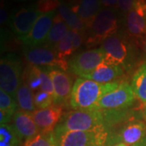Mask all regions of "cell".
<instances>
[{
  "label": "cell",
  "instance_id": "cell-1",
  "mask_svg": "<svg viewBox=\"0 0 146 146\" xmlns=\"http://www.w3.org/2000/svg\"><path fill=\"white\" fill-rule=\"evenodd\" d=\"M119 84L118 81L101 84L78 77L73 84L69 101L70 106L73 110H95L101 98L116 89Z\"/></svg>",
  "mask_w": 146,
  "mask_h": 146
},
{
  "label": "cell",
  "instance_id": "cell-2",
  "mask_svg": "<svg viewBox=\"0 0 146 146\" xmlns=\"http://www.w3.org/2000/svg\"><path fill=\"white\" fill-rule=\"evenodd\" d=\"M106 127L103 114L98 110H74L62 118L56 129L89 131Z\"/></svg>",
  "mask_w": 146,
  "mask_h": 146
},
{
  "label": "cell",
  "instance_id": "cell-3",
  "mask_svg": "<svg viewBox=\"0 0 146 146\" xmlns=\"http://www.w3.org/2000/svg\"><path fill=\"white\" fill-rule=\"evenodd\" d=\"M118 28V17L115 11L108 7L101 9L88 28V36L85 40L86 46L93 47L102 44L107 38L117 33Z\"/></svg>",
  "mask_w": 146,
  "mask_h": 146
},
{
  "label": "cell",
  "instance_id": "cell-4",
  "mask_svg": "<svg viewBox=\"0 0 146 146\" xmlns=\"http://www.w3.org/2000/svg\"><path fill=\"white\" fill-rule=\"evenodd\" d=\"M54 136L57 146H106L107 127L89 131H72L56 129Z\"/></svg>",
  "mask_w": 146,
  "mask_h": 146
},
{
  "label": "cell",
  "instance_id": "cell-5",
  "mask_svg": "<svg viewBox=\"0 0 146 146\" xmlns=\"http://www.w3.org/2000/svg\"><path fill=\"white\" fill-rule=\"evenodd\" d=\"M115 126V129L109 128L106 145L122 143L127 146H135L146 137V123L141 119L128 118Z\"/></svg>",
  "mask_w": 146,
  "mask_h": 146
},
{
  "label": "cell",
  "instance_id": "cell-6",
  "mask_svg": "<svg viewBox=\"0 0 146 146\" xmlns=\"http://www.w3.org/2000/svg\"><path fill=\"white\" fill-rule=\"evenodd\" d=\"M22 65L14 54H8L0 62V89L16 98V93L21 84Z\"/></svg>",
  "mask_w": 146,
  "mask_h": 146
},
{
  "label": "cell",
  "instance_id": "cell-7",
  "mask_svg": "<svg viewBox=\"0 0 146 146\" xmlns=\"http://www.w3.org/2000/svg\"><path fill=\"white\" fill-rule=\"evenodd\" d=\"M101 47L105 52L104 63L127 67L131 56V46L123 35L116 33L104 41Z\"/></svg>",
  "mask_w": 146,
  "mask_h": 146
},
{
  "label": "cell",
  "instance_id": "cell-8",
  "mask_svg": "<svg viewBox=\"0 0 146 146\" xmlns=\"http://www.w3.org/2000/svg\"><path fill=\"white\" fill-rule=\"evenodd\" d=\"M136 98L130 84L120 83L114 90L104 95L97 104L95 110L101 111L123 110L131 106Z\"/></svg>",
  "mask_w": 146,
  "mask_h": 146
},
{
  "label": "cell",
  "instance_id": "cell-9",
  "mask_svg": "<svg viewBox=\"0 0 146 146\" xmlns=\"http://www.w3.org/2000/svg\"><path fill=\"white\" fill-rule=\"evenodd\" d=\"M24 54L32 66L59 68L63 71H67L69 68V61L61 60L53 47L48 46H25Z\"/></svg>",
  "mask_w": 146,
  "mask_h": 146
},
{
  "label": "cell",
  "instance_id": "cell-10",
  "mask_svg": "<svg viewBox=\"0 0 146 146\" xmlns=\"http://www.w3.org/2000/svg\"><path fill=\"white\" fill-rule=\"evenodd\" d=\"M104 50L99 47L75 54L69 60V71L79 77H84L94 72L104 60Z\"/></svg>",
  "mask_w": 146,
  "mask_h": 146
},
{
  "label": "cell",
  "instance_id": "cell-11",
  "mask_svg": "<svg viewBox=\"0 0 146 146\" xmlns=\"http://www.w3.org/2000/svg\"><path fill=\"white\" fill-rule=\"evenodd\" d=\"M126 27L128 34L138 41L146 40V1L136 0L133 8L127 13Z\"/></svg>",
  "mask_w": 146,
  "mask_h": 146
},
{
  "label": "cell",
  "instance_id": "cell-12",
  "mask_svg": "<svg viewBox=\"0 0 146 146\" xmlns=\"http://www.w3.org/2000/svg\"><path fill=\"white\" fill-rule=\"evenodd\" d=\"M56 13L57 12L55 11H52L41 14V16L38 17L33 27L32 28L31 31L26 36L20 38L25 46H39L46 43Z\"/></svg>",
  "mask_w": 146,
  "mask_h": 146
},
{
  "label": "cell",
  "instance_id": "cell-13",
  "mask_svg": "<svg viewBox=\"0 0 146 146\" xmlns=\"http://www.w3.org/2000/svg\"><path fill=\"white\" fill-rule=\"evenodd\" d=\"M54 87V104L65 106L70 101L72 80L68 73L59 68H46Z\"/></svg>",
  "mask_w": 146,
  "mask_h": 146
},
{
  "label": "cell",
  "instance_id": "cell-14",
  "mask_svg": "<svg viewBox=\"0 0 146 146\" xmlns=\"http://www.w3.org/2000/svg\"><path fill=\"white\" fill-rule=\"evenodd\" d=\"M40 16L41 13L35 7H21L16 10L11 17V29L19 39L24 37L31 31L32 28Z\"/></svg>",
  "mask_w": 146,
  "mask_h": 146
},
{
  "label": "cell",
  "instance_id": "cell-15",
  "mask_svg": "<svg viewBox=\"0 0 146 146\" xmlns=\"http://www.w3.org/2000/svg\"><path fill=\"white\" fill-rule=\"evenodd\" d=\"M33 117L41 133H52L63 117V106L53 104L45 109H37L33 113Z\"/></svg>",
  "mask_w": 146,
  "mask_h": 146
},
{
  "label": "cell",
  "instance_id": "cell-16",
  "mask_svg": "<svg viewBox=\"0 0 146 146\" xmlns=\"http://www.w3.org/2000/svg\"><path fill=\"white\" fill-rule=\"evenodd\" d=\"M12 125L24 140L36 136L40 131L33 117V113L17 110L13 117Z\"/></svg>",
  "mask_w": 146,
  "mask_h": 146
},
{
  "label": "cell",
  "instance_id": "cell-17",
  "mask_svg": "<svg viewBox=\"0 0 146 146\" xmlns=\"http://www.w3.org/2000/svg\"><path fill=\"white\" fill-rule=\"evenodd\" d=\"M101 0H77L70 7L84 21L88 29L101 11Z\"/></svg>",
  "mask_w": 146,
  "mask_h": 146
},
{
  "label": "cell",
  "instance_id": "cell-18",
  "mask_svg": "<svg viewBox=\"0 0 146 146\" xmlns=\"http://www.w3.org/2000/svg\"><path fill=\"white\" fill-rule=\"evenodd\" d=\"M123 74V69L122 67L102 62L93 72L83 78L89 79L98 83L107 84L113 82L112 80L119 78Z\"/></svg>",
  "mask_w": 146,
  "mask_h": 146
},
{
  "label": "cell",
  "instance_id": "cell-19",
  "mask_svg": "<svg viewBox=\"0 0 146 146\" xmlns=\"http://www.w3.org/2000/svg\"><path fill=\"white\" fill-rule=\"evenodd\" d=\"M17 101L16 98L0 89V123L7 124L17 111Z\"/></svg>",
  "mask_w": 146,
  "mask_h": 146
},
{
  "label": "cell",
  "instance_id": "cell-20",
  "mask_svg": "<svg viewBox=\"0 0 146 146\" xmlns=\"http://www.w3.org/2000/svg\"><path fill=\"white\" fill-rule=\"evenodd\" d=\"M131 86L136 98L141 103L146 104V62L142 63L134 73Z\"/></svg>",
  "mask_w": 146,
  "mask_h": 146
},
{
  "label": "cell",
  "instance_id": "cell-21",
  "mask_svg": "<svg viewBox=\"0 0 146 146\" xmlns=\"http://www.w3.org/2000/svg\"><path fill=\"white\" fill-rule=\"evenodd\" d=\"M69 30L70 29L68 25L57 12L54 16L53 25L45 44L48 46L54 47L68 34Z\"/></svg>",
  "mask_w": 146,
  "mask_h": 146
},
{
  "label": "cell",
  "instance_id": "cell-22",
  "mask_svg": "<svg viewBox=\"0 0 146 146\" xmlns=\"http://www.w3.org/2000/svg\"><path fill=\"white\" fill-rule=\"evenodd\" d=\"M57 12L61 16L63 21L66 22L70 29L84 33V32L87 29L84 21L76 12L72 10L70 6L61 3V5L58 8Z\"/></svg>",
  "mask_w": 146,
  "mask_h": 146
},
{
  "label": "cell",
  "instance_id": "cell-23",
  "mask_svg": "<svg viewBox=\"0 0 146 146\" xmlns=\"http://www.w3.org/2000/svg\"><path fill=\"white\" fill-rule=\"evenodd\" d=\"M33 95V92L29 86L24 80L21 81V85L16 93V101L21 110L30 113H33L36 110Z\"/></svg>",
  "mask_w": 146,
  "mask_h": 146
},
{
  "label": "cell",
  "instance_id": "cell-24",
  "mask_svg": "<svg viewBox=\"0 0 146 146\" xmlns=\"http://www.w3.org/2000/svg\"><path fill=\"white\" fill-rule=\"evenodd\" d=\"M22 141L23 139L12 124H1L0 146H21Z\"/></svg>",
  "mask_w": 146,
  "mask_h": 146
},
{
  "label": "cell",
  "instance_id": "cell-25",
  "mask_svg": "<svg viewBox=\"0 0 146 146\" xmlns=\"http://www.w3.org/2000/svg\"><path fill=\"white\" fill-rule=\"evenodd\" d=\"M53 48L55 50L58 56L61 60L68 61V58L72 56L76 51L73 46L72 39L70 33V30L68 31V34L60 42H58Z\"/></svg>",
  "mask_w": 146,
  "mask_h": 146
},
{
  "label": "cell",
  "instance_id": "cell-26",
  "mask_svg": "<svg viewBox=\"0 0 146 146\" xmlns=\"http://www.w3.org/2000/svg\"><path fill=\"white\" fill-rule=\"evenodd\" d=\"M55 139L54 132L50 134H43L39 132L36 136L27 139L23 146H52Z\"/></svg>",
  "mask_w": 146,
  "mask_h": 146
},
{
  "label": "cell",
  "instance_id": "cell-27",
  "mask_svg": "<svg viewBox=\"0 0 146 146\" xmlns=\"http://www.w3.org/2000/svg\"><path fill=\"white\" fill-rule=\"evenodd\" d=\"M34 104L37 109H45L54 104V97L42 89L33 93Z\"/></svg>",
  "mask_w": 146,
  "mask_h": 146
},
{
  "label": "cell",
  "instance_id": "cell-28",
  "mask_svg": "<svg viewBox=\"0 0 146 146\" xmlns=\"http://www.w3.org/2000/svg\"><path fill=\"white\" fill-rule=\"evenodd\" d=\"M61 3L59 0H37L35 8L41 14H45L58 10Z\"/></svg>",
  "mask_w": 146,
  "mask_h": 146
},
{
  "label": "cell",
  "instance_id": "cell-29",
  "mask_svg": "<svg viewBox=\"0 0 146 146\" xmlns=\"http://www.w3.org/2000/svg\"><path fill=\"white\" fill-rule=\"evenodd\" d=\"M136 0H118V7L123 12L130 11L136 3Z\"/></svg>",
  "mask_w": 146,
  "mask_h": 146
},
{
  "label": "cell",
  "instance_id": "cell-30",
  "mask_svg": "<svg viewBox=\"0 0 146 146\" xmlns=\"http://www.w3.org/2000/svg\"><path fill=\"white\" fill-rule=\"evenodd\" d=\"M70 33H71L72 39L74 49L76 50H77L81 46L82 42H83V36H82L83 33H79L77 31H74V30H72V29H70Z\"/></svg>",
  "mask_w": 146,
  "mask_h": 146
},
{
  "label": "cell",
  "instance_id": "cell-31",
  "mask_svg": "<svg viewBox=\"0 0 146 146\" xmlns=\"http://www.w3.org/2000/svg\"><path fill=\"white\" fill-rule=\"evenodd\" d=\"M101 3H102V5L108 8L118 6V0H101Z\"/></svg>",
  "mask_w": 146,
  "mask_h": 146
},
{
  "label": "cell",
  "instance_id": "cell-32",
  "mask_svg": "<svg viewBox=\"0 0 146 146\" xmlns=\"http://www.w3.org/2000/svg\"><path fill=\"white\" fill-rule=\"evenodd\" d=\"M0 16H1V25H4L6 24V22L7 21V19H8V13H7V11L5 9V7H1V11H0Z\"/></svg>",
  "mask_w": 146,
  "mask_h": 146
},
{
  "label": "cell",
  "instance_id": "cell-33",
  "mask_svg": "<svg viewBox=\"0 0 146 146\" xmlns=\"http://www.w3.org/2000/svg\"><path fill=\"white\" fill-rule=\"evenodd\" d=\"M135 146H146V137L143 140V141H141L140 143H138V144L136 145Z\"/></svg>",
  "mask_w": 146,
  "mask_h": 146
},
{
  "label": "cell",
  "instance_id": "cell-34",
  "mask_svg": "<svg viewBox=\"0 0 146 146\" xmlns=\"http://www.w3.org/2000/svg\"><path fill=\"white\" fill-rule=\"evenodd\" d=\"M106 146H127L122 143H116V144H112V145H107Z\"/></svg>",
  "mask_w": 146,
  "mask_h": 146
},
{
  "label": "cell",
  "instance_id": "cell-35",
  "mask_svg": "<svg viewBox=\"0 0 146 146\" xmlns=\"http://www.w3.org/2000/svg\"><path fill=\"white\" fill-rule=\"evenodd\" d=\"M144 114H145V117L146 119V104L145 105V108H144Z\"/></svg>",
  "mask_w": 146,
  "mask_h": 146
},
{
  "label": "cell",
  "instance_id": "cell-36",
  "mask_svg": "<svg viewBox=\"0 0 146 146\" xmlns=\"http://www.w3.org/2000/svg\"><path fill=\"white\" fill-rule=\"evenodd\" d=\"M145 52L146 54V40L145 41Z\"/></svg>",
  "mask_w": 146,
  "mask_h": 146
},
{
  "label": "cell",
  "instance_id": "cell-37",
  "mask_svg": "<svg viewBox=\"0 0 146 146\" xmlns=\"http://www.w3.org/2000/svg\"><path fill=\"white\" fill-rule=\"evenodd\" d=\"M52 146H57V145H56V142H55V141H54V144L52 145Z\"/></svg>",
  "mask_w": 146,
  "mask_h": 146
},
{
  "label": "cell",
  "instance_id": "cell-38",
  "mask_svg": "<svg viewBox=\"0 0 146 146\" xmlns=\"http://www.w3.org/2000/svg\"><path fill=\"white\" fill-rule=\"evenodd\" d=\"M21 1H25V0H21Z\"/></svg>",
  "mask_w": 146,
  "mask_h": 146
},
{
  "label": "cell",
  "instance_id": "cell-39",
  "mask_svg": "<svg viewBox=\"0 0 146 146\" xmlns=\"http://www.w3.org/2000/svg\"><path fill=\"white\" fill-rule=\"evenodd\" d=\"M75 1H77V0H75Z\"/></svg>",
  "mask_w": 146,
  "mask_h": 146
}]
</instances>
